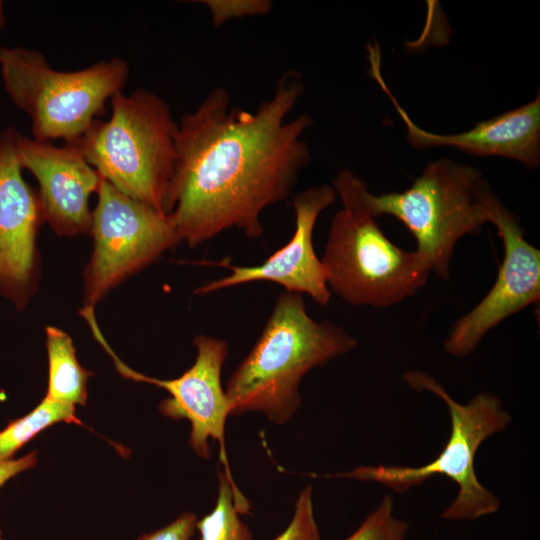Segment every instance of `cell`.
Here are the masks:
<instances>
[{
    "instance_id": "7c38bea8",
    "label": "cell",
    "mask_w": 540,
    "mask_h": 540,
    "mask_svg": "<svg viewBox=\"0 0 540 540\" xmlns=\"http://www.w3.org/2000/svg\"><path fill=\"white\" fill-rule=\"evenodd\" d=\"M16 149L22 168L39 183L43 220L59 235L90 232L89 197L97 192L101 177L74 144L56 146L18 134Z\"/></svg>"
},
{
    "instance_id": "cb8c5ba5",
    "label": "cell",
    "mask_w": 540,
    "mask_h": 540,
    "mask_svg": "<svg viewBox=\"0 0 540 540\" xmlns=\"http://www.w3.org/2000/svg\"><path fill=\"white\" fill-rule=\"evenodd\" d=\"M0 540H3V539L1 538V535H0Z\"/></svg>"
},
{
    "instance_id": "5bb4252c",
    "label": "cell",
    "mask_w": 540,
    "mask_h": 540,
    "mask_svg": "<svg viewBox=\"0 0 540 540\" xmlns=\"http://www.w3.org/2000/svg\"><path fill=\"white\" fill-rule=\"evenodd\" d=\"M18 134L13 128L0 132V288L15 300L30 287L43 220L38 194L22 176Z\"/></svg>"
},
{
    "instance_id": "ffe728a7",
    "label": "cell",
    "mask_w": 540,
    "mask_h": 540,
    "mask_svg": "<svg viewBox=\"0 0 540 540\" xmlns=\"http://www.w3.org/2000/svg\"><path fill=\"white\" fill-rule=\"evenodd\" d=\"M213 24L216 27L233 17L263 15L271 11L272 3L267 0H207Z\"/></svg>"
},
{
    "instance_id": "52a82bcc",
    "label": "cell",
    "mask_w": 540,
    "mask_h": 540,
    "mask_svg": "<svg viewBox=\"0 0 540 540\" xmlns=\"http://www.w3.org/2000/svg\"><path fill=\"white\" fill-rule=\"evenodd\" d=\"M0 70L14 104L32 120L35 140L74 144L99 119L108 99L122 92L129 74L119 58L77 71H57L38 51L0 48Z\"/></svg>"
},
{
    "instance_id": "8992f818",
    "label": "cell",
    "mask_w": 540,
    "mask_h": 540,
    "mask_svg": "<svg viewBox=\"0 0 540 540\" xmlns=\"http://www.w3.org/2000/svg\"><path fill=\"white\" fill-rule=\"evenodd\" d=\"M495 198L478 169L447 158L428 163L402 192L374 195L367 189L364 194L375 218L391 215L409 229L431 273L445 280L456 244L489 223Z\"/></svg>"
},
{
    "instance_id": "ac0fdd59",
    "label": "cell",
    "mask_w": 540,
    "mask_h": 540,
    "mask_svg": "<svg viewBox=\"0 0 540 540\" xmlns=\"http://www.w3.org/2000/svg\"><path fill=\"white\" fill-rule=\"evenodd\" d=\"M408 531L409 524L394 515V501L387 494L345 540H406Z\"/></svg>"
},
{
    "instance_id": "ba28073f",
    "label": "cell",
    "mask_w": 540,
    "mask_h": 540,
    "mask_svg": "<svg viewBox=\"0 0 540 540\" xmlns=\"http://www.w3.org/2000/svg\"><path fill=\"white\" fill-rule=\"evenodd\" d=\"M97 194L90 228L94 249L85 270V307L91 308L180 242L167 213L123 194L102 177Z\"/></svg>"
},
{
    "instance_id": "3957f363",
    "label": "cell",
    "mask_w": 540,
    "mask_h": 540,
    "mask_svg": "<svg viewBox=\"0 0 540 540\" xmlns=\"http://www.w3.org/2000/svg\"><path fill=\"white\" fill-rule=\"evenodd\" d=\"M332 187L343 208L332 219L321 258L329 290L352 305L378 308L415 295L431 274L427 260L385 235L366 207V183L353 172L340 170Z\"/></svg>"
},
{
    "instance_id": "d6986e66",
    "label": "cell",
    "mask_w": 540,
    "mask_h": 540,
    "mask_svg": "<svg viewBox=\"0 0 540 540\" xmlns=\"http://www.w3.org/2000/svg\"><path fill=\"white\" fill-rule=\"evenodd\" d=\"M274 540H320L314 516L311 486L305 487L300 492L289 525Z\"/></svg>"
},
{
    "instance_id": "44dd1931",
    "label": "cell",
    "mask_w": 540,
    "mask_h": 540,
    "mask_svg": "<svg viewBox=\"0 0 540 540\" xmlns=\"http://www.w3.org/2000/svg\"><path fill=\"white\" fill-rule=\"evenodd\" d=\"M197 517L184 512L167 526L145 534L137 540H190L196 529Z\"/></svg>"
},
{
    "instance_id": "277c9868",
    "label": "cell",
    "mask_w": 540,
    "mask_h": 540,
    "mask_svg": "<svg viewBox=\"0 0 540 540\" xmlns=\"http://www.w3.org/2000/svg\"><path fill=\"white\" fill-rule=\"evenodd\" d=\"M403 379L412 389L433 393L445 403L450 414L451 433L442 451L425 465L359 466L325 477L375 482L397 493H405L434 475H443L458 487L454 500L440 514L443 520H476L496 513L500 500L478 480L474 460L486 439L508 428L511 414L492 392H481L467 404H460L435 377L426 372L411 370L404 373Z\"/></svg>"
},
{
    "instance_id": "7402d4cb",
    "label": "cell",
    "mask_w": 540,
    "mask_h": 540,
    "mask_svg": "<svg viewBox=\"0 0 540 540\" xmlns=\"http://www.w3.org/2000/svg\"><path fill=\"white\" fill-rule=\"evenodd\" d=\"M37 461L36 452H31L19 459L0 462V487L16 474L32 468Z\"/></svg>"
},
{
    "instance_id": "30bf717a",
    "label": "cell",
    "mask_w": 540,
    "mask_h": 540,
    "mask_svg": "<svg viewBox=\"0 0 540 540\" xmlns=\"http://www.w3.org/2000/svg\"><path fill=\"white\" fill-rule=\"evenodd\" d=\"M194 364L181 376L170 380L147 377L123 364L109 348L118 371L125 377L159 386L170 394L160 404L161 413L172 419L191 423L189 445L197 456L210 457L209 440L219 443V459L223 472L236 485L225 446V422L231 416L230 403L221 385V371L228 354L227 343L215 337L197 335Z\"/></svg>"
},
{
    "instance_id": "4fadbf2b",
    "label": "cell",
    "mask_w": 540,
    "mask_h": 540,
    "mask_svg": "<svg viewBox=\"0 0 540 540\" xmlns=\"http://www.w3.org/2000/svg\"><path fill=\"white\" fill-rule=\"evenodd\" d=\"M370 74L394 104L406 128V139L415 149L454 147L477 156H496L518 161L529 168L540 163V97L516 109L477 123L472 129L456 134L429 132L416 125L397 102L381 73V54L369 46Z\"/></svg>"
},
{
    "instance_id": "e0dca14e",
    "label": "cell",
    "mask_w": 540,
    "mask_h": 540,
    "mask_svg": "<svg viewBox=\"0 0 540 540\" xmlns=\"http://www.w3.org/2000/svg\"><path fill=\"white\" fill-rule=\"evenodd\" d=\"M59 422L81 423L75 414V405L46 396L30 413L10 422L0 431V462L12 459L25 443Z\"/></svg>"
},
{
    "instance_id": "8fae6325",
    "label": "cell",
    "mask_w": 540,
    "mask_h": 540,
    "mask_svg": "<svg viewBox=\"0 0 540 540\" xmlns=\"http://www.w3.org/2000/svg\"><path fill=\"white\" fill-rule=\"evenodd\" d=\"M334 188L328 184L315 185L292 195L295 231L279 250L256 266H238L227 260L213 262L230 274L199 286L195 294H209L225 288L256 281H270L285 291L307 294L316 303L326 305L331 297L327 271L316 255L313 232L318 216L336 200Z\"/></svg>"
},
{
    "instance_id": "9c48e42d",
    "label": "cell",
    "mask_w": 540,
    "mask_h": 540,
    "mask_svg": "<svg viewBox=\"0 0 540 540\" xmlns=\"http://www.w3.org/2000/svg\"><path fill=\"white\" fill-rule=\"evenodd\" d=\"M492 223L502 240L504 257L497 278L486 296L452 326L444 342L455 357L471 354L485 335L503 320L540 300V251L525 238L516 216L496 197Z\"/></svg>"
},
{
    "instance_id": "9a60e30c",
    "label": "cell",
    "mask_w": 540,
    "mask_h": 540,
    "mask_svg": "<svg viewBox=\"0 0 540 540\" xmlns=\"http://www.w3.org/2000/svg\"><path fill=\"white\" fill-rule=\"evenodd\" d=\"M46 347L49 362L46 396L73 405H85L91 373L78 362L70 336L56 327H47Z\"/></svg>"
},
{
    "instance_id": "7a4b0ae2",
    "label": "cell",
    "mask_w": 540,
    "mask_h": 540,
    "mask_svg": "<svg viewBox=\"0 0 540 540\" xmlns=\"http://www.w3.org/2000/svg\"><path fill=\"white\" fill-rule=\"evenodd\" d=\"M357 344L342 327L310 317L302 295L281 293L256 343L226 384L231 415L262 412L274 424L287 423L301 405L304 376Z\"/></svg>"
},
{
    "instance_id": "603a6c76",
    "label": "cell",
    "mask_w": 540,
    "mask_h": 540,
    "mask_svg": "<svg viewBox=\"0 0 540 540\" xmlns=\"http://www.w3.org/2000/svg\"><path fill=\"white\" fill-rule=\"evenodd\" d=\"M5 25V16L3 12V2L0 1V28L4 27Z\"/></svg>"
},
{
    "instance_id": "6da1fadb",
    "label": "cell",
    "mask_w": 540,
    "mask_h": 540,
    "mask_svg": "<svg viewBox=\"0 0 540 540\" xmlns=\"http://www.w3.org/2000/svg\"><path fill=\"white\" fill-rule=\"evenodd\" d=\"M303 93L301 74L288 70L255 111L217 87L182 117L167 202L180 241L194 247L231 228L263 237L262 212L291 195L310 162L302 136L312 117L288 119Z\"/></svg>"
},
{
    "instance_id": "2e32d148",
    "label": "cell",
    "mask_w": 540,
    "mask_h": 540,
    "mask_svg": "<svg viewBox=\"0 0 540 540\" xmlns=\"http://www.w3.org/2000/svg\"><path fill=\"white\" fill-rule=\"evenodd\" d=\"M249 511L248 499L232 485L223 471H219L216 505L196 523L199 540H253L248 526L239 517Z\"/></svg>"
},
{
    "instance_id": "5b68a950",
    "label": "cell",
    "mask_w": 540,
    "mask_h": 540,
    "mask_svg": "<svg viewBox=\"0 0 540 540\" xmlns=\"http://www.w3.org/2000/svg\"><path fill=\"white\" fill-rule=\"evenodd\" d=\"M111 108L109 119H97L74 145L117 190L167 213L178 128L168 104L140 89L117 93Z\"/></svg>"
}]
</instances>
